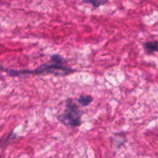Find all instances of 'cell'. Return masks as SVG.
Wrapping results in <instances>:
<instances>
[{
  "instance_id": "2",
  "label": "cell",
  "mask_w": 158,
  "mask_h": 158,
  "mask_svg": "<svg viewBox=\"0 0 158 158\" xmlns=\"http://www.w3.org/2000/svg\"><path fill=\"white\" fill-rule=\"evenodd\" d=\"M83 112L71 98L66 99V108L62 114L57 116V119L63 125L71 127L80 126L82 124L81 116Z\"/></svg>"
},
{
  "instance_id": "4",
  "label": "cell",
  "mask_w": 158,
  "mask_h": 158,
  "mask_svg": "<svg viewBox=\"0 0 158 158\" xmlns=\"http://www.w3.org/2000/svg\"><path fill=\"white\" fill-rule=\"evenodd\" d=\"M94 99L91 95H80V98L78 99L77 102L80 104L81 106L83 107H86L88 105H90V103H92Z\"/></svg>"
},
{
  "instance_id": "3",
  "label": "cell",
  "mask_w": 158,
  "mask_h": 158,
  "mask_svg": "<svg viewBox=\"0 0 158 158\" xmlns=\"http://www.w3.org/2000/svg\"><path fill=\"white\" fill-rule=\"evenodd\" d=\"M143 47H144V50L147 53V54H152L157 51L158 43L157 40L146 42L143 44Z\"/></svg>"
},
{
  "instance_id": "1",
  "label": "cell",
  "mask_w": 158,
  "mask_h": 158,
  "mask_svg": "<svg viewBox=\"0 0 158 158\" xmlns=\"http://www.w3.org/2000/svg\"><path fill=\"white\" fill-rule=\"evenodd\" d=\"M65 60L59 54L51 56V63H46L40 65L35 70H13L2 68L10 76H23L25 74L40 75L43 74H53L56 75L65 76L72 74L77 70L72 69L64 65Z\"/></svg>"
},
{
  "instance_id": "5",
  "label": "cell",
  "mask_w": 158,
  "mask_h": 158,
  "mask_svg": "<svg viewBox=\"0 0 158 158\" xmlns=\"http://www.w3.org/2000/svg\"><path fill=\"white\" fill-rule=\"evenodd\" d=\"M85 3H88V4H91L94 7L97 8L100 7V6L106 4L108 2V0H83Z\"/></svg>"
}]
</instances>
